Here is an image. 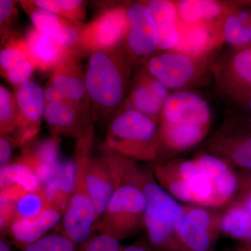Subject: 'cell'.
Wrapping results in <instances>:
<instances>
[{"label":"cell","instance_id":"obj_42","mask_svg":"<svg viewBox=\"0 0 251 251\" xmlns=\"http://www.w3.org/2000/svg\"><path fill=\"white\" fill-rule=\"evenodd\" d=\"M0 251H12L9 240L1 236L0 239Z\"/></svg>","mask_w":251,"mask_h":251},{"label":"cell","instance_id":"obj_20","mask_svg":"<svg viewBox=\"0 0 251 251\" xmlns=\"http://www.w3.org/2000/svg\"><path fill=\"white\" fill-rule=\"evenodd\" d=\"M178 17L187 23H198L214 20L224 13L221 3L211 0H184L176 4Z\"/></svg>","mask_w":251,"mask_h":251},{"label":"cell","instance_id":"obj_41","mask_svg":"<svg viewBox=\"0 0 251 251\" xmlns=\"http://www.w3.org/2000/svg\"><path fill=\"white\" fill-rule=\"evenodd\" d=\"M122 251H159V250L152 245L150 246L145 243L138 242L123 248Z\"/></svg>","mask_w":251,"mask_h":251},{"label":"cell","instance_id":"obj_34","mask_svg":"<svg viewBox=\"0 0 251 251\" xmlns=\"http://www.w3.org/2000/svg\"><path fill=\"white\" fill-rule=\"evenodd\" d=\"M35 70L36 69L33 62L27 61L4 72L1 75L16 88L30 80L31 75Z\"/></svg>","mask_w":251,"mask_h":251},{"label":"cell","instance_id":"obj_32","mask_svg":"<svg viewBox=\"0 0 251 251\" xmlns=\"http://www.w3.org/2000/svg\"><path fill=\"white\" fill-rule=\"evenodd\" d=\"M247 120V133L236 142L232 148V157L239 166L251 169V121Z\"/></svg>","mask_w":251,"mask_h":251},{"label":"cell","instance_id":"obj_2","mask_svg":"<svg viewBox=\"0 0 251 251\" xmlns=\"http://www.w3.org/2000/svg\"><path fill=\"white\" fill-rule=\"evenodd\" d=\"M94 126L77 140L72 189L62 220V234L75 245L92 237L96 224L95 210L87 183V168L92 155Z\"/></svg>","mask_w":251,"mask_h":251},{"label":"cell","instance_id":"obj_23","mask_svg":"<svg viewBox=\"0 0 251 251\" xmlns=\"http://www.w3.org/2000/svg\"><path fill=\"white\" fill-rule=\"evenodd\" d=\"M81 54L75 48L69 49L64 58L54 71L48 86L54 92L69 100V87L74 67L80 59Z\"/></svg>","mask_w":251,"mask_h":251},{"label":"cell","instance_id":"obj_18","mask_svg":"<svg viewBox=\"0 0 251 251\" xmlns=\"http://www.w3.org/2000/svg\"><path fill=\"white\" fill-rule=\"evenodd\" d=\"M209 224V216L202 209H193L186 214L179 233L188 249L193 251H207L210 246L208 233Z\"/></svg>","mask_w":251,"mask_h":251},{"label":"cell","instance_id":"obj_25","mask_svg":"<svg viewBox=\"0 0 251 251\" xmlns=\"http://www.w3.org/2000/svg\"><path fill=\"white\" fill-rule=\"evenodd\" d=\"M5 40H6V45L1 49L0 54L1 74L18 67L23 62L31 61L24 38L18 37L12 34Z\"/></svg>","mask_w":251,"mask_h":251},{"label":"cell","instance_id":"obj_45","mask_svg":"<svg viewBox=\"0 0 251 251\" xmlns=\"http://www.w3.org/2000/svg\"><path fill=\"white\" fill-rule=\"evenodd\" d=\"M122 249H123V247L120 248V249H118V250L115 251H122Z\"/></svg>","mask_w":251,"mask_h":251},{"label":"cell","instance_id":"obj_10","mask_svg":"<svg viewBox=\"0 0 251 251\" xmlns=\"http://www.w3.org/2000/svg\"><path fill=\"white\" fill-rule=\"evenodd\" d=\"M211 117L209 103L199 94L188 90L170 93L161 115V121L205 127Z\"/></svg>","mask_w":251,"mask_h":251},{"label":"cell","instance_id":"obj_24","mask_svg":"<svg viewBox=\"0 0 251 251\" xmlns=\"http://www.w3.org/2000/svg\"><path fill=\"white\" fill-rule=\"evenodd\" d=\"M180 173L182 179L191 188L195 198L200 200L210 198L214 191L212 184L197 163L184 162L180 166Z\"/></svg>","mask_w":251,"mask_h":251},{"label":"cell","instance_id":"obj_43","mask_svg":"<svg viewBox=\"0 0 251 251\" xmlns=\"http://www.w3.org/2000/svg\"><path fill=\"white\" fill-rule=\"evenodd\" d=\"M247 207L248 209H249V212L251 214V197L249 200V201H248Z\"/></svg>","mask_w":251,"mask_h":251},{"label":"cell","instance_id":"obj_7","mask_svg":"<svg viewBox=\"0 0 251 251\" xmlns=\"http://www.w3.org/2000/svg\"><path fill=\"white\" fill-rule=\"evenodd\" d=\"M17 104V122L13 137L18 146L24 147L39 133L44 119V89L29 80L15 88Z\"/></svg>","mask_w":251,"mask_h":251},{"label":"cell","instance_id":"obj_5","mask_svg":"<svg viewBox=\"0 0 251 251\" xmlns=\"http://www.w3.org/2000/svg\"><path fill=\"white\" fill-rule=\"evenodd\" d=\"M129 22L126 9L109 8L81 29L75 49L82 55L107 50L124 44Z\"/></svg>","mask_w":251,"mask_h":251},{"label":"cell","instance_id":"obj_17","mask_svg":"<svg viewBox=\"0 0 251 251\" xmlns=\"http://www.w3.org/2000/svg\"><path fill=\"white\" fill-rule=\"evenodd\" d=\"M223 36L233 48L251 45V7L238 3L226 15Z\"/></svg>","mask_w":251,"mask_h":251},{"label":"cell","instance_id":"obj_4","mask_svg":"<svg viewBox=\"0 0 251 251\" xmlns=\"http://www.w3.org/2000/svg\"><path fill=\"white\" fill-rule=\"evenodd\" d=\"M94 231L119 241L132 235L142 224L147 200L141 190L120 181Z\"/></svg>","mask_w":251,"mask_h":251},{"label":"cell","instance_id":"obj_19","mask_svg":"<svg viewBox=\"0 0 251 251\" xmlns=\"http://www.w3.org/2000/svg\"><path fill=\"white\" fill-rule=\"evenodd\" d=\"M198 166L210 180L213 188L222 198H229L237 187V180L226 163L219 158L204 155L199 158Z\"/></svg>","mask_w":251,"mask_h":251},{"label":"cell","instance_id":"obj_6","mask_svg":"<svg viewBox=\"0 0 251 251\" xmlns=\"http://www.w3.org/2000/svg\"><path fill=\"white\" fill-rule=\"evenodd\" d=\"M216 86L232 103L251 89V45L233 48L214 64Z\"/></svg>","mask_w":251,"mask_h":251},{"label":"cell","instance_id":"obj_14","mask_svg":"<svg viewBox=\"0 0 251 251\" xmlns=\"http://www.w3.org/2000/svg\"><path fill=\"white\" fill-rule=\"evenodd\" d=\"M169 90L144 69L135 77L128 102L130 108L156 122L161 117Z\"/></svg>","mask_w":251,"mask_h":251},{"label":"cell","instance_id":"obj_40","mask_svg":"<svg viewBox=\"0 0 251 251\" xmlns=\"http://www.w3.org/2000/svg\"><path fill=\"white\" fill-rule=\"evenodd\" d=\"M233 104L236 105L237 110H242L241 116L251 121V89Z\"/></svg>","mask_w":251,"mask_h":251},{"label":"cell","instance_id":"obj_16","mask_svg":"<svg viewBox=\"0 0 251 251\" xmlns=\"http://www.w3.org/2000/svg\"><path fill=\"white\" fill-rule=\"evenodd\" d=\"M24 39L33 64L36 69L43 72L55 70L69 50L53 38L41 32L34 27L27 31Z\"/></svg>","mask_w":251,"mask_h":251},{"label":"cell","instance_id":"obj_44","mask_svg":"<svg viewBox=\"0 0 251 251\" xmlns=\"http://www.w3.org/2000/svg\"><path fill=\"white\" fill-rule=\"evenodd\" d=\"M240 3L242 5H244V6H251V1H242Z\"/></svg>","mask_w":251,"mask_h":251},{"label":"cell","instance_id":"obj_12","mask_svg":"<svg viewBox=\"0 0 251 251\" xmlns=\"http://www.w3.org/2000/svg\"><path fill=\"white\" fill-rule=\"evenodd\" d=\"M87 183L97 224L120 183L110 162L100 153L99 156H91L87 168Z\"/></svg>","mask_w":251,"mask_h":251},{"label":"cell","instance_id":"obj_29","mask_svg":"<svg viewBox=\"0 0 251 251\" xmlns=\"http://www.w3.org/2000/svg\"><path fill=\"white\" fill-rule=\"evenodd\" d=\"M220 227L234 238H244L251 230V219L248 211L242 209L231 210L221 220Z\"/></svg>","mask_w":251,"mask_h":251},{"label":"cell","instance_id":"obj_8","mask_svg":"<svg viewBox=\"0 0 251 251\" xmlns=\"http://www.w3.org/2000/svg\"><path fill=\"white\" fill-rule=\"evenodd\" d=\"M199 64V57L175 51L151 56L145 69L168 90H181L198 75Z\"/></svg>","mask_w":251,"mask_h":251},{"label":"cell","instance_id":"obj_33","mask_svg":"<svg viewBox=\"0 0 251 251\" xmlns=\"http://www.w3.org/2000/svg\"><path fill=\"white\" fill-rule=\"evenodd\" d=\"M120 242L113 238L97 234L79 245L76 251H115L121 248Z\"/></svg>","mask_w":251,"mask_h":251},{"label":"cell","instance_id":"obj_3","mask_svg":"<svg viewBox=\"0 0 251 251\" xmlns=\"http://www.w3.org/2000/svg\"><path fill=\"white\" fill-rule=\"evenodd\" d=\"M156 122L133 109L120 110L108 126L104 146L128 159L151 161L158 150Z\"/></svg>","mask_w":251,"mask_h":251},{"label":"cell","instance_id":"obj_31","mask_svg":"<svg viewBox=\"0 0 251 251\" xmlns=\"http://www.w3.org/2000/svg\"><path fill=\"white\" fill-rule=\"evenodd\" d=\"M76 245L62 233L46 234L21 251H76Z\"/></svg>","mask_w":251,"mask_h":251},{"label":"cell","instance_id":"obj_13","mask_svg":"<svg viewBox=\"0 0 251 251\" xmlns=\"http://www.w3.org/2000/svg\"><path fill=\"white\" fill-rule=\"evenodd\" d=\"M63 216L57 206L47 203L37 215L13 219L8 228L10 237L23 250L46 236L62 220Z\"/></svg>","mask_w":251,"mask_h":251},{"label":"cell","instance_id":"obj_37","mask_svg":"<svg viewBox=\"0 0 251 251\" xmlns=\"http://www.w3.org/2000/svg\"><path fill=\"white\" fill-rule=\"evenodd\" d=\"M15 145H17L11 135H0V168L9 166Z\"/></svg>","mask_w":251,"mask_h":251},{"label":"cell","instance_id":"obj_27","mask_svg":"<svg viewBox=\"0 0 251 251\" xmlns=\"http://www.w3.org/2000/svg\"><path fill=\"white\" fill-rule=\"evenodd\" d=\"M17 122L15 94L0 86V135H14Z\"/></svg>","mask_w":251,"mask_h":251},{"label":"cell","instance_id":"obj_35","mask_svg":"<svg viewBox=\"0 0 251 251\" xmlns=\"http://www.w3.org/2000/svg\"><path fill=\"white\" fill-rule=\"evenodd\" d=\"M63 10V17L71 22L83 25L86 18V3L82 0H60Z\"/></svg>","mask_w":251,"mask_h":251},{"label":"cell","instance_id":"obj_11","mask_svg":"<svg viewBox=\"0 0 251 251\" xmlns=\"http://www.w3.org/2000/svg\"><path fill=\"white\" fill-rule=\"evenodd\" d=\"M44 120L54 137L78 140L94 126L92 117L80 111L70 100L46 103Z\"/></svg>","mask_w":251,"mask_h":251},{"label":"cell","instance_id":"obj_9","mask_svg":"<svg viewBox=\"0 0 251 251\" xmlns=\"http://www.w3.org/2000/svg\"><path fill=\"white\" fill-rule=\"evenodd\" d=\"M129 27L124 46L133 63L150 58L158 49V32L152 15L145 2L132 3L126 8Z\"/></svg>","mask_w":251,"mask_h":251},{"label":"cell","instance_id":"obj_39","mask_svg":"<svg viewBox=\"0 0 251 251\" xmlns=\"http://www.w3.org/2000/svg\"><path fill=\"white\" fill-rule=\"evenodd\" d=\"M29 2L36 8L45 10L46 11L63 17V10L60 0H34L29 1Z\"/></svg>","mask_w":251,"mask_h":251},{"label":"cell","instance_id":"obj_28","mask_svg":"<svg viewBox=\"0 0 251 251\" xmlns=\"http://www.w3.org/2000/svg\"><path fill=\"white\" fill-rule=\"evenodd\" d=\"M16 200L12 220L37 215L48 203L42 190L39 189L26 191Z\"/></svg>","mask_w":251,"mask_h":251},{"label":"cell","instance_id":"obj_1","mask_svg":"<svg viewBox=\"0 0 251 251\" xmlns=\"http://www.w3.org/2000/svg\"><path fill=\"white\" fill-rule=\"evenodd\" d=\"M133 64L124 44L90 54L85 72L94 122L111 120L120 111L130 88Z\"/></svg>","mask_w":251,"mask_h":251},{"label":"cell","instance_id":"obj_22","mask_svg":"<svg viewBox=\"0 0 251 251\" xmlns=\"http://www.w3.org/2000/svg\"><path fill=\"white\" fill-rule=\"evenodd\" d=\"M144 225L150 244L157 249L166 244L173 228L171 219L166 213L149 203H147L145 209Z\"/></svg>","mask_w":251,"mask_h":251},{"label":"cell","instance_id":"obj_26","mask_svg":"<svg viewBox=\"0 0 251 251\" xmlns=\"http://www.w3.org/2000/svg\"><path fill=\"white\" fill-rule=\"evenodd\" d=\"M80 59L74 67L71 78L69 100L80 111L92 117V106L86 85L85 72L82 69Z\"/></svg>","mask_w":251,"mask_h":251},{"label":"cell","instance_id":"obj_38","mask_svg":"<svg viewBox=\"0 0 251 251\" xmlns=\"http://www.w3.org/2000/svg\"><path fill=\"white\" fill-rule=\"evenodd\" d=\"M170 191L175 197L184 201H190L194 198V195L188 184L184 181H176L170 185Z\"/></svg>","mask_w":251,"mask_h":251},{"label":"cell","instance_id":"obj_15","mask_svg":"<svg viewBox=\"0 0 251 251\" xmlns=\"http://www.w3.org/2000/svg\"><path fill=\"white\" fill-rule=\"evenodd\" d=\"M20 3L36 29L53 38L66 49H73L77 45L84 25H79L58 15L36 8L29 1H21Z\"/></svg>","mask_w":251,"mask_h":251},{"label":"cell","instance_id":"obj_21","mask_svg":"<svg viewBox=\"0 0 251 251\" xmlns=\"http://www.w3.org/2000/svg\"><path fill=\"white\" fill-rule=\"evenodd\" d=\"M205 127L161 121V135L168 146L183 150L191 148L204 135Z\"/></svg>","mask_w":251,"mask_h":251},{"label":"cell","instance_id":"obj_30","mask_svg":"<svg viewBox=\"0 0 251 251\" xmlns=\"http://www.w3.org/2000/svg\"><path fill=\"white\" fill-rule=\"evenodd\" d=\"M145 4L152 15L157 29L176 25L178 18L176 4L167 0H152Z\"/></svg>","mask_w":251,"mask_h":251},{"label":"cell","instance_id":"obj_36","mask_svg":"<svg viewBox=\"0 0 251 251\" xmlns=\"http://www.w3.org/2000/svg\"><path fill=\"white\" fill-rule=\"evenodd\" d=\"M16 1L13 0H1L0 1V25L1 35L4 41L10 35L9 27L17 15Z\"/></svg>","mask_w":251,"mask_h":251}]
</instances>
